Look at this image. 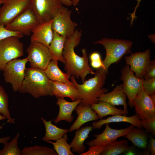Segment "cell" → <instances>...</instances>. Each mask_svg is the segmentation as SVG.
Wrapping results in <instances>:
<instances>
[{"label":"cell","mask_w":155,"mask_h":155,"mask_svg":"<svg viewBox=\"0 0 155 155\" xmlns=\"http://www.w3.org/2000/svg\"><path fill=\"white\" fill-rule=\"evenodd\" d=\"M106 146V145H105ZM105 146H90L89 150L85 152L81 153L80 155H101L105 147Z\"/></svg>","instance_id":"cell-37"},{"label":"cell","mask_w":155,"mask_h":155,"mask_svg":"<svg viewBox=\"0 0 155 155\" xmlns=\"http://www.w3.org/2000/svg\"><path fill=\"white\" fill-rule=\"evenodd\" d=\"M128 141L125 140H116L105 146L102 155H118L123 154L129 147Z\"/></svg>","instance_id":"cell-28"},{"label":"cell","mask_w":155,"mask_h":155,"mask_svg":"<svg viewBox=\"0 0 155 155\" xmlns=\"http://www.w3.org/2000/svg\"><path fill=\"white\" fill-rule=\"evenodd\" d=\"M82 36L81 30H76L73 35L67 37L63 55L65 60L64 69L71 76L80 78L83 83L88 74L95 75L96 72L88 64L86 49H82V57L76 54L74 48L78 46Z\"/></svg>","instance_id":"cell-1"},{"label":"cell","mask_w":155,"mask_h":155,"mask_svg":"<svg viewBox=\"0 0 155 155\" xmlns=\"http://www.w3.org/2000/svg\"><path fill=\"white\" fill-rule=\"evenodd\" d=\"M21 155H57L55 151L50 148L38 145L25 147L21 150Z\"/></svg>","instance_id":"cell-30"},{"label":"cell","mask_w":155,"mask_h":155,"mask_svg":"<svg viewBox=\"0 0 155 155\" xmlns=\"http://www.w3.org/2000/svg\"><path fill=\"white\" fill-rule=\"evenodd\" d=\"M26 51L31 68L44 70L52 60L49 48L40 43L31 42Z\"/></svg>","instance_id":"cell-8"},{"label":"cell","mask_w":155,"mask_h":155,"mask_svg":"<svg viewBox=\"0 0 155 155\" xmlns=\"http://www.w3.org/2000/svg\"><path fill=\"white\" fill-rule=\"evenodd\" d=\"M142 86L146 92L150 96L155 95V78L144 80Z\"/></svg>","instance_id":"cell-34"},{"label":"cell","mask_w":155,"mask_h":155,"mask_svg":"<svg viewBox=\"0 0 155 155\" xmlns=\"http://www.w3.org/2000/svg\"><path fill=\"white\" fill-rule=\"evenodd\" d=\"M90 61H92L101 59L100 54L98 52H94L92 53L90 56Z\"/></svg>","instance_id":"cell-42"},{"label":"cell","mask_w":155,"mask_h":155,"mask_svg":"<svg viewBox=\"0 0 155 155\" xmlns=\"http://www.w3.org/2000/svg\"><path fill=\"white\" fill-rule=\"evenodd\" d=\"M38 24L35 16L28 7L5 27L23 36H30L32 30Z\"/></svg>","instance_id":"cell-11"},{"label":"cell","mask_w":155,"mask_h":155,"mask_svg":"<svg viewBox=\"0 0 155 155\" xmlns=\"http://www.w3.org/2000/svg\"><path fill=\"white\" fill-rule=\"evenodd\" d=\"M91 108L97 114L99 119L108 115H123V110L118 108L110 104L104 102L100 101L90 105Z\"/></svg>","instance_id":"cell-26"},{"label":"cell","mask_w":155,"mask_h":155,"mask_svg":"<svg viewBox=\"0 0 155 155\" xmlns=\"http://www.w3.org/2000/svg\"><path fill=\"white\" fill-rule=\"evenodd\" d=\"M149 150L151 155H155V139L151 137L149 141Z\"/></svg>","instance_id":"cell-38"},{"label":"cell","mask_w":155,"mask_h":155,"mask_svg":"<svg viewBox=\"0 0 155 155\" xmlns=\"http://www.w3.org/2000/svg\"><path fill=\"white\" fill-rule=\"evenodd\" d=\"M0 113L5 117L7 122L11 124L15 123L12 118L9 109V98L3 87L0 85Z\"/></svg>","instance_id":"cell-31"},{"label":"cell","mask_w":155,"mask_h":155,"mask_svg":"<svg viewBox=\"0 0 155 155\" xmlns=\"http://www.w3.org/2000/svg\"><path fill=\"white\" fill-rule=\"evenodd\" d=\"M50 84L53 96L56 98L68 97L72 101L81 100L78 90L73 84L50 80Z\"/></svg>","instance_id":"cell-19"},{"label":"cell","mask_w":155,"mask_h":155,"mask_svg":"<svg viewBox=\"0 0 155 155\" xmlns=\"http://www.w3.org/2000/svg\"><path fill=\"white\" fill-rule=\"evenodd\" d=\"M20 135L18 133L10 142H5L3 148L0 149V155H21V150L18 146Z\"/></svg>","instance_id":"cell-32"},{"label":"cell","mask_w":155,"mask_h":155,"mask_svg":"<svg viewBox=\"0 0 155 155\" xmlns=\"http://www.w3.org/2000/svg\"><path fill=\"white\" fill-rule=\"evenodd\" d=\"M141 125L146 132L155 136V117H149L143 120H140Z\"/></svg>","instance_id":"cell-33"},{"label":"cell","mask_w":155,"mask_h":155,"mask_svg":"<svg viewBox=\"0 0 155 155\" xmlns=\"http://www.w3.org/2000/svg\"><path fill=\"white\" fill-rule=\"evenodd\" d=\"M68 139L67 135L66 133L62 137L56 140L55 142L50 140L46 142L53 145L54 150L58 155H74L71 150L70 144L67 143Z\"/></svg>","instance_id":"cell-29"},{"label":"cell","mask_w":155,"mask_h":155,"mask_svg":"<svg viewBox=\"0 0 155 155\" xmlns=\"http://www.w3.org/2000/svg\"><path fill=\"white\" fill-rule=\"evenodd\" d=\"M151 52L150 49L144 52L131 53L126 56V65L130 66L131 71L135 73V76L139 79L143 78L144 73L150 60Z\"/></svg>","instance_id":"cell-14"},{"label":"cell","mask_w":155,"mask_h":155,"mask_svg":"<svg viewBox=\"0 0 155 155\" xmlns=\"http://www.w3.org/2000/svg\"><path fill=\"white\" fill-rule=\"evenodd\" d=\"M133 107L140 120L155 117V95L150 96L142 85L133 100Z\"/></svg>","instance_id":"cell-10"},{"label":"cell","mask_w":155,"mask_h":155,"mask_svg":"<svg viewBox=\"0 0 155 155\" xmlns=\"http://www.w3.org/2000/svg\"><path fill=\"white\" fill-rule=\"evenodd\" d=\"M6 119V118L3 115H1L0 113V120H2Z\"/></svg>","instance_id":"cell-47"},{"label":"cell","mask_w":155,"mask_h":155,"mask_svg":"<svg viewBox=\"0 0 155 155\" xmlns=\"http://www.w3.org/2000/svg\"><path fill=\"white\" fill-rule=\"evenodd\" d=\"M136 0L137 2V4L135 7V9H134V11L133 12V13H131L130 15V18H131V21H130V24L131 25H132L133 24L134 20V19L135 18H136V16H135V12H136V11L137 8L140 6V3L142 0Z\"/></svg>","instance_id":"cell-41"},{"label":"cell","mask_w":155,"mask_h":155,"mask_svg":"<svg viewBox=\"0 0 155 155\" xmlns=\"http://www.w3.org/2000/svg\"><path fill=\"white\" fill-rule=\"evenodd\" d=\"M93 43L101 44L105 49L106 55L102 61L103 67L102 68L107 74L111 65L118 62L124 55L131 53L133 44L129 40L107 38H104Z\"/></svg>","instance_id":"cell-4"},{"label":"cell","mask_w":155,"mask_h":155,"mask_svg":"<svg viewBox=\"0 0 155 155\" xmlns=\"http://www.w3.org/2000/svg\"><path fill=\"white\" fill-rule=\"evenodd\" d=\"M82 102V100H79L72 102L65 100L64 98H57L56 104L59 107L58 114L54 122L57 123L61 121H65L70 123L72 121L74 116L72 113L76 106Z\"/></svg>","instance_id":"cell-20"},{"label":"cell","mask_w":155,"mask_h":155,"mask_svg":"<svg viewBox=\"0 0 155 155\" xmlns=\"http://www.w3.org/2000/svg\"><path fill=\"white\" fill-rule=\"evenodd\" d=\"M90 61V64L92 68L96 69L103 68V64L101 59Z\"/></svg>","instance_id":"cell-40"},{"label":"cell","mask_w":155,"mask_h":155,"mask_svg":"<svg viewBox=\"0 0 155 155\" xmlns=\"http://www.w3.org/2000/svg\"><path fill=\"white\" fill-rule=\"evenodd\" d=\"M28 61L27 57L16 59L9 62L3 69V76L6 83L11 84L13 90L18 91L25 76L26 65Z\"/></svg>","instance_id":"cell-6"},{"label":"cell","mask_w":155,"mask_h":155,"mask_svg":"<svg viewBox=\"0 0 155 155\" xmlns=\"http://www.w3.org/2000/svg\"><path fill=\"white\" fill-rule=\"evenodd\" d=\"M92 129V126H88L76 131L74 138L70 144L73 152L81 153L84 152L86 148L84 143Z\"/></svg>","instance_id":"cell-24"},{"label":"cell","mask_w":155,"mask_h":155,"mask_svg":"<svg viewBox=\"0 0 155 155\" xmlns=\"http://www.w3.org/2000/svg\"><path fill=\"white\" fill-rule=\"evenodd\" d=\"M126 97L123 90V84H120L117 85L111 92L101 95L98 98V100L107 102L113 106L123 105V115H126L128 113Z\"/></svg>","instance_id":"cell-18"},{"label":"cell","mask_w":155,"mask_h":155,"mask_svg":"<svg viewBox=\"0 0 155 155\" xmlns=\"http://www.w3.org/2000/svg\"><path fill=\"white\" fill-rule=\"evenodd\" d=\"M50 81L44 70L26 68L24 78L18 91L21 93L29 94L35 98L48 96H52Z\"/></svg>","instance_id":"cell-3"},{"label":"cell","mask_w":155,"mask_h":155,"mask_svg":"<svg viewBox=\"0 0 155 155\" xmlns=\"http://www.w3.org/2000/svg\"><path fill=\"white\" fill-rule=\"evenodd\" d=\"M41 119L45 129V135L42 138L44 141H56L62 137L63 135L69 131L68 129L61 128L53 125L52 120L47 121L43 117L41 118Z\"/></svg>","instance_id":"cell-27"},{"label":"cell","mask_w":155,"mask_h":155,"mask_svg":"<svg viewBox=\"0 0 155 155\" xmlns=\"http://www.w3.org/2000/svg\"><path fill=\"white\" fill-rule=\"evenodd\" d=\"M121 80L123 81V90L128 99V104L131 108L133 107V100L142 85L144 78H138L127 65L121 71Z\"/></svg>","instance_id":"cell-13"},{"label":"cell","mask_w":155,"mask_h":155,"mask_svg":"<svg viewBox=\"0 0 155 155\" xmlns=\"http://www.w3.org/2000/svg\"><path fill=\"white\" fill-rule=\"evenodd\" d=\"M2 127V126H0V129H1ZM10 139V136H6L0 138V144H4L5 142H8Z\"/></svg>","instance_id":"cell-44"},{"label":"cell","mask_w":155,"mask_h":155,"mask_svg":"<svg viewBox=\"0 0 155 155\" xmlns=\"http://www.w3.org/2000/svg\"><path fill=\"white\" fill-rule=\"evenodd\" d=\"M63 6L60 0H29L28 7L40 23L53 19Z\"/></svg>","instance_id":"cell-5"},{"label":"cell","mask_w":155,"mask_h":155,"mask_svg":"<svg viewBox=\"0 0 155 155\" xmlns=\"http://www.w3.org/2000/svg\"><path fill=\"white\" fill-rule=\"evenodd\" d=\"M23 44L19 38L11 36L0 41V70L10 61L23 56Z\"/></svg>","instance_id":"cell-7"},{"label":"cell","mask_w":155,"mask_h":155,"mask_svg":"<svg viewBox=\"0 0 155 155\" xmlns=\"http://www.w3.org/2000/svg\"><path fill=\"white\" fill-rule=\"evenodd\" d=\"M121 122L129 123L135 127L141 128H142L141 125L140 119L137 114L130 117L121 115L112 116L106 119H102L98 121L93 122L92 127L93 129H100L103 125L106 123Z\"/></svg>","instance_id":"cell-21"},{"label":"cell","mask_w":155,"mask_h":155,"mask_svg":"<svg viewBox=\"0 0 155 155\" xmlns=\"http://www.w3.org/2000/svg\"><path fill=\"white\" fill-rule=\"evenodd\" d=\"M23 36L19 33L9 30L4 26L0 24V41L9 37L14 36L20 38Z\"/></svg>","instance_id":"cell-35"},{"label":"cell","mask_w":155,"mask_h":155,"mask_svg":"<svg viewBox=\"0 0 155 155\" xmlns=\"http://www.w3.org/2000/svg\"><path fill=\"white\" fill-rule=\"evenodd\" d=\"M63 5L67 6H70L72 5L71 0H60Z\"/></svg>","instance_id":"cell-43"},{"label":"cell","mask_w":155,"mask_h":155,"mask_svg":"<svg viewBox=\"0 0 155 155\" xmlns=\"http://www.w3.org/2000/svg\"><path fill=\"white\" fill-rule=\"evenodd\" d=\"M44 71L50 80L72 84L69 80L71 76L60 69L58 65V61L52 60Z\"/></svg>","instance_id":"cell-23"},{"label":"cell","mask_w":155,"mask_h":155,"mask_svg":"<svg viewBox=\"0 0 155 155\" xmlns=\"http://www.w3.org/2000/svg\"><path fill=\"white\" fill-rule=\"evenodd\" d=\"M134 127L124 136L135 146L144 150L148 148V133L142 128Z\"/></svg>","instance_id":"cell-25"},{"label":"cell","mask_w":155,"mask_h":155,"mask_svg":"<svg viewBox=\"0 0 155 155\" xmlns=\"http://www.w3.org/2000/svg\"><path fill=\"white\" fill-rule=\"evenodd\" d=\"M4 2V0H0V9L1 8V5L3 4Z\"/></svg>","instance_id":"cell-48"},{"label":"cell","mask_w":155,"mask_h":155,"mask_svg":"<svg viewBox=\"0 0 155 155\" xmlns=\"http://www.w3.org/2000/svg\"><path fill=\"white\" fill-rule=\"evenodd\" d=\"M123 155H135L138 154V152L133 146H129L123 153Z\"/></svg>","instance_id":"cell-39"},{"label":"cell","mask_w":155,"mask_h":155,"mask_svg":"<svg viewBox=\"0 0 155 155\" xmlns=\"http://www.w3.org/2000/svg\"><path fill=\"white\" fill-rule=\"evenodd\" d=\"M66 38V37L53 31V38L49 47L52 60L60 61L64 64L65 62L63 53Z\"/></svg>","instance_id":"cell-22"},{"label":"cell","mask_w":155,"mask_h":155,"mask_svg":"<svg viewBox=\"0 0 155 155\" xmlns=\"http://www.w3.org/2000/svg\"><path fill=\"white\" fill-rule=\"evenodd\" d=\"M96 72L93 77L84 81L82 84L77 83L74 76L70 77L73 85L78 90L83 104L90 105L98 102L100 96L108 91V89L103 88L107 74L102 68L97 69Z\"/></svg>","instance_id":"cell-2"},{"label":"cell","mask_w":155,"mask_h":155,"mask_svg":"<svg viewBox=\"0 0 155 155\" xmlns=\"http://www.w3.org/2000/svg\"><path fill=\"white\" fill-rule=\"evenodd\" d=\"M78 115V117L70 127L69 131L71 132L79 130L86 123L99 119L96 112L92 110L90 105H85L80 102L74 110Z\"/></svg>","instance_id":"cell-17"},{"label":"cell","mask_w":155,"mask_h":155,"mask_svg":"<svg viewBox=\"0 0 155 155\" xmlns=\"http://www.w3.org/2000/svg\"><path fill=\"white\" fill-rule=\"evenodd\" d=\"M82 0H71L72 5L74 6H77L80 1Z\"/></svg>","instance_id":"cell-45"},{"label":"cell","mask_w":155,"mask_h":155,"mask_svg":"<svg viewBox=\"0 0 155 155\" xmlns=\"http://www.w3.org/2000/svg\"><path fill=\"white\" fill-rule=\"evenodd\" d=\"M53 19L39 23L33 28L31 30V42L40 43L49 48L53 36Z\"/></svg>","instance_id":"cell-16"},{"label":"cell","mask_w":155,"mask_h":155,"mask_svg":"<svg viewBox=\"0 0 155 155\" xmlns=\"http://www.w3.org/2000/svg\"><path fill=\"white\" fill-rule=\"evenodd\" d=\"M106 123L104 130L101 133L94 135L96 138L88 141L87 144L90 146H93L106 145L116 140L119 137L124 136L135 126L132 124L127 128L121 129L111 128Z\"/></svg>","instance_id":"cell-15"},{"label":"cell","mask_w":155,"mask_h":155,"mask_svg":"<svg viewBox=\"0 0 155 155\" xmlns=\"http://www.w3.org/2000/svg\"><path fill=\"white\" fill-rule=\"evenodd\" d=\"M29 0H4L0 9V24H8L28 7Z\"/></svg>","instance_id":"cell-12"},{"label":"cell","mask_w":155,"mask_h":155,"mask_svg":"<svg viewBox=\"0 0 155 155\" xmlns=\"http://www.w3.org/2000/svg\"><path fill=\"white\" fill-rule=\"evenodd\" d=\"M149 38L154 43L155 42V38L154 37V36H150Z\"/></svg>","instance_id":"cell-46"},{"label":"cell","mask_w":155,"mask_h":155,"mask_svg":"<svg viewBox=\"0 0 155 155\" xmlns=\"http://www.w3.org/2000/svg\"><path fill=\"white\" fill-rule=\"evenodd\" d=\"M155 78V61L150 60L145 70L144 76V80Z\"/></svg>","instance_id":"cell-36"},{"label":"cell","mask_w":155,"mask_h":155,"mask_svg":"<svg viewBox=\"0 0 155 155\" xmlns=\"http://www.w3.org/2000/svg\"><path fill=\"white\" fill-rule=\"evenodd\" d=\"M71 10L63 6L53 19V31L67 37L73 34L78 24L71 20Z\"/></svg>","instance_id":"cell-9"}]
</instances>
